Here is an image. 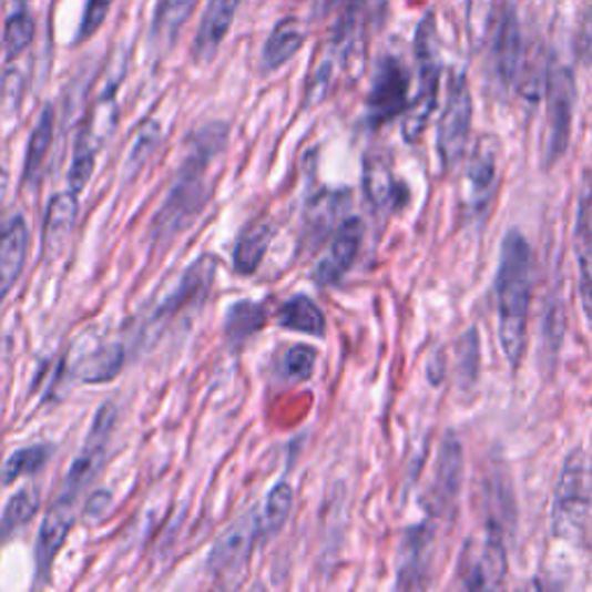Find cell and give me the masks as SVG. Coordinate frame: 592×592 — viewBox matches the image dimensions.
Here are the masks:
<instances>
[{
  "instance_id": "obj_1",
  "label": "cell",
  "mask_w": 592,
  "mask_h": 592,
  "mask_svg": "<svg viewBox=\"0 0 592 592\" xmlns=\"http://www.w3.org/2000/svg\"><path fill=\"white\" fill-rule=\"evenodd\" d=\"M227 137L229 130L225 123H208L191 132L172 191L153 221L155 241H170L178 236L206 208L213 193L208 170L215 163V157L225 151Z\"/></svg>"
},
{
  "instance_id": "obj_2",
  "label": "cell",
  "mask_w": 592,
  "mask_h": 592,
  "mask_svg": "<svg viewBox=\"0 0 592 592\" xmlns=\"http://www.w3.org/2000/svg\"><path fill=\"white\" fill-rule=\"evenodd\" d=\"M498 331L511 368H519L528 347V315L532 299V251L519 229H509L498 266Z\"/></svg>"
},
{
  "instance_id": "obj_3",
  "label": "cell",
  "mask_w": 592,
  "mask_h": 592,
  "mask_svg": "<svg viewBox=\"0 0 592 592\" xmlns=\"http://www.w3.org/2000/svg\"><path fill=\"white\" fill-rule=\"evenodd\" d=\"M592 509V456L574 449L562 463L555 481L551 530L560 542H581Z\"/></svg>"
},
{
  "instance_id": "obj_4",
  "label": "cell",
  "mask_w": 592,
  "mask_h": 592,
  "mask_svg": "<svg viewBox=\"0 0 592 592\" xmlns=\"http://www.w3.org/2000/svg\"><path fill=\"white\" fill-rule=\"evenodd\" d=\"M116 89H119V79H114V82L95 98V102L91 104V110L82 123V130H79L72 165L68 174V183H70L72 193H82L89 185L95 172L98 153L106 142H110V137L119 125L121 112H119Z\"/></svg>"
},
{
  "instance_id": "obj_5",
  "label": "cell",
  "mask_w": 592,
  "mask_h": 592,
  "mask_svg": "<svg viewBox=\"0 0 592 592\" xmlns=\"http://www.w3.org/2000/svg\"><path fill=\"white\" fill-rule=\"evenodd\" d=\"M415 53L419 68V86L406 110V121H402V137L410 144L419 142L426 130V123L438 104L442 65L438 59V35H436L433 14L423 17V21L419 23L415 38Z\"/></svg>"
},
{
  "instance_id": "obj_6",
  "label": "cell",
  "mask_w": 592,
  "mask_h": 592,
  "mask_svg": "<svg viewBox=\"0 0 592 592\" xmlns=\"http://www.w3.org/2000/svg\"><path fill=\"white\" fill-rule=\"evenodd\" d=\"M576 106V79L570 65L551 63L547 76V137L544 165L551 167L570 149Z\"/></svg>"
},
{
  "instance_id": "obj_7",
  "label": "cell",
  "mask_w": 592,
  "mask_h": 592,
  "mask_svg": "<svg viewBox=\"0 0 592 592\" xmlns=\"http://www.w3.org/2000/svg\"><path fill=\"white\" fill-rule=\"evenodd\" d=\"M459 579L466 590H498L504 585L507 551L498 525L489 523L481 540L472 537L466 544L459 562Z\"/></svg>"
},
{
  "instance_id": "obj_8",
  "label": "cell",
  "mask_w": 592,
  "mask_h": 592,
  "mask_svg": "<svg viewBox=\"0 0 592 592\" xmlns=\"http://www.w3.org/2000/svg\"><path fill=\"white\" fill-rule=\"evenodd\" d=\"M472 130V93L466 74H456L447 93L445 112L438 125V153L442 167L451 170L463 157Z\"/></svg>"
},
{
  "instance_id": "obj_9",
  "label": "cell",
  "mask_w": 592,
  "mask_h": 592,
  "mask_svg": "<svg viewBox=\"0 0 592 592\" xmlns=\"http://www.w3.org/2000/svg\"><path fill=\"white\" fill-rule=\"evenodd\" d=\"M114 421H116V410H114L112 402H106L104 408L98 410L95 421H93L89 436H86V442H84L82 451L76 453V459L72 461V466L63 479V489L57 498L76 502L79 496L89 489V483L98 477V472L104 466L106 445H110Z\"/></svg>"
},
{
  "instance_id": "obj_10",
  "label": "cell",
  "mask_w": 592,
  "mask_h": 592,
  "mask_svg": "<svg viewBox=\"0 0 592 592\" xmlns=\"http://www.w3.org/2000/svg\"><path fill=\"white\" fill-rule=\"evenodd\" d=\"M262 540L259 534V514H251L236 519L221 537L215 540L211 555H208V572L215 579H241L244 570L248 568L253 549Z\"/></svg>"
},
{
  "instance_id": "obj_11",
  "label": "cell",
  "mask_w": 592,
  "mask_h": 592,
  "mask_svg": "<svg viewBox=\"0 0 592 592\" xmlns=\"http://www.w3.org/2000/svg\"><path fill=\"white\" fill-rule=\"evenodd\" d=\"M491 42V70L496 82L502 91H507L517 82L523 59V40H521V21L511 3H500L493 10V19L489 25Z\"/></svg>"
},
{
  "instance_id": "obj_12",
  "label": "cell",
  "mask_w": 592,
  "mask_h": 592,
  "mask_svg": "<svg viewBox=\"0 0 592 592\" xmlns=\"http://www.w3.org/2000/svg\"><path fill=\"white\" fill-rule=\"evenodd\" d=\"M410 74L396 57H385L372 74L370 93L366 100L370 125H385L410 104Z\"/></svg>"
},
{
  "instance_id": "obj_13",
  "label": "cell",
  "mask_w": 592,
  "mask_h": 592,
  "mask_svg": "<svg viewBox=\"0 0 592 592\" xmlns=\"http://www.w3.org/2000/svg\"><path fill=\"white\" fill-rule=\"evenodd\" d=\"M125 353L119 343L95 340L89 336H79L68 355V368L86 385H100L110 382L123 368Z\"/></svg>"
},
{
  "instance_id": "obj_14",
  "label": "cell",
  "mask_w": 592,
  "mask_h": 592,
  "mask_svg": "<svg viewBox=\"0 0 592 592\" xmlns=\"http://www.w3.org/2000/svg\"><path fill=\"white\" fill-rule=\"evenodd\" d=\"M364 241V223L347 218L334 234L331 244L315 266V280L319 285H336L353 268Z\"/></svg>"
},
{
  "instance_id": "obj_15",
  "label": "cell",
  "mask_w": 592,
  "mask_h": 592,
  "mask_svg": "<svg viewBox=\"0 0 592 592\" xmlns=\"http://www.w3.org/2000/svg\"><path fill=\"white\" fill-rule=\"evenodd\" d=\"M215 266H218V259L211 257V255H204L202 259H197L191 268H187V272L181 276L176 289L151 315V327L153 329L163 327L167 319L176 317L183 308L204 299V294L208 292V285L213 280Z\"/></svg>"
},
{
  "instance_id": "obj_16",
  "label": "cell",
  "mask_w": 592,
  "mask_h": 592,
  "mask_svg": "<svg viewBox=\"0 0 592 592\" xmlns=\"http://www.w3.org/2000/svg\"><path fill=\"white\" fill-rule=\"evenodd\" d=\"M29 227L21 215L0 223V306L6 304L10 292L23 274L29 259Z\"/></svg>"
},
{
  "instance_id": "obj_17",
  "label": "cell",
  "mask_w": 592,
  "mask_h": 592,
  "mask_svg": "<svg viewBox=\"0 0 592 592\" xmlns=\"http://www.w3.org/2000/svg\"><path fill=\"white\" fill-rule=\"evenodd\" d=\"M74 507L76 502L57 498L47 511V519L40 525L38 542H35V564H38L40 579L49 576L53 560H57L59 551L63 549L68 540V534L74 525Z\"/></svg>"
},
{
  "instance_id": "obj_18",
  "label": "cell",
  "mask_w": 592,
  "mask_h": 592,
  "mask_svg": "<svg viewBox=\"0 0 592 592\" xmlns=\"http://www.w3.org/2000/svg\"><path fill=\"white\" fill-rule=\"evenodd\" d=\"M461 483H463V447L459 438L449 433L440 447L433 491H430V509H433L436 514H447V509L461 493Z\"/></svg>"
},
{
  "instance_id": "obj_19",
  "label": "cell",
  "mask_w": 592,
  "mask_h": 592,
  "mask_svg": "<svg viewBox=\"0 0 592 592\" xmlns=\"http://www.w3.org/2000/svg\"><path fill=\"white\" fill-rule=\"evenodd\" d=\"M238 8L241 0H208L193 42V59L200 65H206L215 59V53H218L232 29Z\"/></svg>"
},
{
  "instance_id": "obj_20",
  "label": "cell",
  "mask_w": 592,
  "mask_h": 592,
  "mask_svg": "<svg viewBox=\"0 0 592 592\" xmlns=\"http://www.w3.org/2000/svg\"><path fill=\"white\" fill-rule=\"evenodd\" d=\"M76 215H79L76 193L72 191L57 193L49 200L44 215V236H42L44 259L53 262L65 253V246L76 225Z\"/></svg>"
},
{
  "instance_id": "obj_21",
  "label": "cell",
  "mask_w": 592,
  "mask_h": 592,
  "mask_svg": "<svg viewBox=\"0 0 592 592\" xmlns=\"http://www.w3.org/2000/svg\"><path fill=\"white\" fill-rule=\"evenodd\" d=\"M574 246L579 257V294L581 306L585 310L588 325L592 329V191L590 183H585L581 193V204L576 213V232H574Z\"/></svg>"
},
{
  "instance_id": "obj_22",
  "label": "cell",
  "mask_w": 592,
  "mask_h": 592,
  "mask_svg": "<svg viewBox=\"0 0 592 592\" xmlns=\"http://www.w3.org/2000/svg\"><path fill=\"white\" fill-rule=\"evenodd\" d=\"M364 193L378 211H389L400 202L402 187L394 176L391 157L385 151H370L364 157Z\"/></svg>"
},
{
  "instance_id": "obj_23",
  "label": "cell",
  "mask_w": 592,
  "mask_h": 592,
  "mask_svg": "<svg viewBox=\"0 0 592 592\" xmlns=\"http://www.w3.org/2000/svg\"><path fill=\"white\" fill-rule=\"evenodd\" d=\"M498 142L493 137H483L477 144L466 174L468 202H472V206H483L487 195L493 191L498 176Z\"/></svg>"
},
{
  "instance_id": "obj_24",
  "label": "cell",
  "mask_w": 592,
  "mask_h": 592,
  "mask_svg": "<svg viewBox=\"0 0 592 592\" xmlns=\"http://www.w3.org/2000/svg\"><path fill=\"white\" fill-rule=\"evenodd\" d=\"M306 42V29L299 19L287 17L276 23V29L268 35L264 51H262V65L264 70L274 72L283 68L287 61H292L296 53L302 51Z\"/></svg>"
},
{
  "instance_id": "obj_25",
  "label": "cell",
  "mask_w": 592,
  "mask_h": 592,
  "mask_svg": "<svg viewBox=\"0 0 592 592\" xmlns=\"http://www.w3.org/2000/svg\"><path fill=\"white\" fill-rule=\"evenodd\" d=\"M274 234H276V225L272 221H255L244 232H241L234 246L236 274L251 276L257 272L268 246H272Z\"/></svg>"
},
{
  "instance_id": "obj_26",
  "label": "cell",
  "mask_w": 592,
  "mask_h": 592,
  "mask_svg": "<svg viewBox=\"0 0 592 592\" xmlns=\"http://www.w3.org/2000/svg\"><path fill=\"white\" fill-rule=\"evenodd\" d=\"M53 125H57V114H53V106L47 104L31 132L29 151H25L23 187H38L44 176V163L53 144Z\"/></svg>"
},
{
  "instance_id": "obj_27",
  "label": "cell",
  "mask_w": 592,
  "mask_h": 592,
  "mask_svg": "<svg viewBox=\"0 0 592 592\" xmlns=\"http://www.w3.org/2000/svg\"><path fill=\"white\" fill-rule=\"evenodd\" d=\"M430 544H433V530L421 525L408 534L406 553H402L398 588H423L430 562Z\"/></svg>"
},
{
  "instance_id": "obj_28",
  "label": "cell",
  "mask_w": 592,
  "mask_h": 592,
  "mask_svg": "<svg viewBox=\"0 0 592 592\" xmlns=\"http://www.w3.org/2000/svg\"><path fill=\"white\" fill-rule=\"evenodd\" d=\"M278 325L289 331H302L308 336H325L327 321L317 304L304 294H296L278 313Z\"/></svg>"
},
{
  "instance_id": "obj_29",
  "label": "cell",
  "mask_w": 592,
  "mask_h": 592,
  "mask_svg": "<svg viewBox=\"0 0 592 592\" xmlns=\"http://www.w3.org/2000/svg\"><path fill=\"white\" fill-rule=\"evenodd\" d=\"M200 0H160L153 19V38L163 44H172L183 25L191 21Z\"/></svg>"
},
{
  "instance_id": "obj_30",
  "label": "cell",
  "mask_w": 592,
  "mask_h": 592,
  "mask_svg": "<svg viewBox=\"0 0 592 592\" xmlns=\"http://www.w3.org/2000/svg\"><path fill=\"white\" fill-rule=\"evenodd\" d=\"M292 507H294V491L287 481H280L276 483V487L268 491L266 496V502H264V509L259 511V534L262 540H272V537H276L289 514H292Z\"/></svg>"
},
{
  "instance_id": "obj_31",
  "label": "cell",
  "mask_w": 592,
  "mask_h": 592,
  "mask_svg": "<svg viewBox=\"0 0 592 592\" xmlns=\"http://www.w3.org/2000/svg\"><path fill=\"white\" fill-rule=\"evenodd\" d=\"M160 137H163V130H160V125L153 119L142 123V127H137V134H134L127 157L123 163V178L125 181H132L134 176L140 174V170L146 165V160L157 149Z\"/></svg>"
},
{
  "instance_id": "obj_32",
  "label": "cell",
  "mask_w": 592,
  "mask_h": 592,
  "mask_svg": "<svg viewBox=\"0 0 592 592\" xmlns=\"http://www.w3.org/2000/svg\"><path fill=\"white\" fill-rule=\"evenodd\" d=\"M40 511V496L35 489H21L8 502L3 517H0V540H6L12 532L29 525L31 519Z\"/></svg>"
},
{
  "instance_id": "obj_33",
  "label": "cell",
  "mask_w": 592,
  "mask_h": 592,
  "mask_svg": "<svg viewBox=\"0 0 592 592\" xmlns=\"http://www.w3.org/2000/svg\"><path fill=\"white\" fill-rule=\"evenodd\" d=\"M264 319H266V313L262 306H257L253 302H238L227 313L225 336L232 343L246 340L248 336H253L255 331H259L264 327Z\"/></svg>"
},
{
  "instance_id": "obj_34",
  "label": "cell",
  "mask_w": 592,
  "mask_h": 592,
  "mask_svg": "<svg viewBox=\"0 0 592 592\" xmlns=\"http://www.w3.org/2000/svg\"><path fill=\"white\" fill-rule=\"evenodd\" d=\"M49 453H51V449L47 445H33V447L17 449L10 459L3 463V470H0V481L12 483L19 477L35 474L38 470L44 468Z\"/></svg>"
},
{
  "instance_id": "obj_35",
  "label": "cell",
  "mask_w": 592,
  "mask_h": 592,
  "mask_svg": "<svg viewBox=\"0 0 592 592\" xmlns=\"http://www.w3.org/2000/svg\"><path fill=\"white\" fill-rule=\"evenodd\" d=\"M35 38V21L25 10H17L14 14L8 17L6 31H3V47L8 61L19 59L21 53L31 47Z\"/></svg>"
},
{
  "instance_id": "obj_36",
  "label": "cell",
  "mask_w": 592,
  "mask_h": 592,
  "mask_svg": "<svg viewBox=\"0 0 592 592\" xmlns=\"http://www.w3.org/2000/svg\"><path fill=\"white\" fill-rule=\"evenodd\" d=\"M317 353L308 345H294L285 355V370L292 380H306L315 368Z\"/></svg>"
},
{
  "instance_id": "obj_37",
  "label": "cell",
  "mask_w": 592,
  "mask_h": 592,
  "mask_svg": "<svg viewBox=\"0 0 592 592\" xmlns=\"http://www.w3.org/2000/svg\"><path fill=\"white\" fill-rule=\"evenodd\" d=\"M112 6H114V0H86L84 17H82V23H79L76 42L89 40L100 31V25L104 23L106 14H110Z\"/></svg>"
},
{
  "instance_id": "obj_38",
  "label": "cell",
  "mask_w": 592,
  "mask_h": 592,
  "mask_svg": "<svg viewBox=\"0 0 592 592\" xmlns=\"http://www.w3.org/2000/svg\"><path fill=\"white\" fill-rule=\"evenodd\" d=\"M459 370H461V380H463L466 387H470L477 380V372H479V343H477L474 329L468 331V336L461 340Z\"/></svg>"
},
{
  "instance_id": "obj_39",
  "label": "cell",
  "mask_w": 592,
  "mask_h": 592,
  "mask_svg": "<svg viewBox=\"0 0 592 592\" xmlns=\"http://www.w3.org/2000/svg\"><path fill=\"white\" fill-rule=\"evenodd\" d=\"M562 331H564V310L560 306V302H555L551 306V310L547 313V325H544V347H547V355H558L560 349V340H562Z\"/></svg>"
},
{
  "instance_id": "obj_40",
  "label": "cell",
  "mask_w": 592,
  "mask_h": 592,
  "mask_svg": "<svg viewBox=\"0 0 592 592\" xmlns=\"http://www.w3.org/2000/svg\"><path fill=\"white\" fill-rule=\"evenodd\" d=\"M576 57L581 63L592 65V0H590L585 14H583L581 29L576 35Z\"/></svg>"
},
{
  "instance_id": "obj_41",
  "label": "cell",
  "mask_w": 592,
  "mask_h": 592,
  "mask_svg": "<svg viewBox=\"0 0 592 592\" xmlns=\"http://www.w3.org/2000/svg\"><path fill=\"white\" fill-rule=\"evenodd\" d=\"M361 3V0H321V14H334V12H345L353 6Z\"/></svg>"
},
{
  "instance_id": "obj_42",
  "label": "cell",
  "mask_w": 592,
  "mask_h": 592,
  "mask_svg": "<svg viewBox=\"0 0 592 592\" xmlns=\"http://www.w3.org/2000/svg\"><path fill=\"white\" fill-rule=\"evenodd\" d=\"M6 185H8V174H6V170H0V197H3V193H6Z\"/></svg>"
}]
</instances>
